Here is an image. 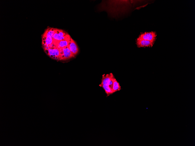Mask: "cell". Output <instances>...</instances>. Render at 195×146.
<instances>
[{"label":"cell","mask_w":195,"mask_h":146,"mask_svg":"<svg viewBox=\"0 0 195 146\" xmlns=\"http://www.w3.org/2000/svg\"><path fill=\"white\" fill-rule=\"evenodd\" d=\"M45 53L53 59L61 60L60 49L57 47H43Z\"/></svg>","instance_id":"obj_1"},{"label":"cell","mask_w":195,"mask_h":146,"mask_svg":"<svg viewBox=\"0 0 195 146\" xmlns=\"http://www.w3.org/2000/svg\"><path fill=\"white\" fill-rule=\"evenodd\" d=\"M71 38L70 36L65 31L56 28L53 36L54 41L70 39Z\"/></svg>","instance_id":"obj_2"},{"label":"cell","mask_w":195,"mask_h":146,"mask_svg":"<svg viewBox=\"0 0 195 146\" xmlns=\"http://www.w3.org/2000/svg\"><path fill=\"white\" fill-rule=\"evenodd\" d=\"M59 49L60 50L61 60L69 59L74 57L75 55L71 52L68 46Z\"/></svg>","instance_id":"obj_3"},{"label":"cell","mask_w":195,"mask_h":146,"mask_svg":"<svg viewBox=\"0 0 195 146\" xmlns=\"http://www.w3.org/2000/svg\"><path fill=\"white\" fill-rule=\"evenodd\" d=\"M54 42L53 38L51 36H42L43 47H56Z\"/></svg>","instance_id":"obj_4"},{"label":"cell","mask_w":195,"mask_h":146,"mask_svg":"<svg viewBox=\"0 0 195 146\" xmlns=\"http://www.w3.org/2000/svg\"><path fill=\"white\" fill-rule=\"evenodd\" d=\"M156 36L155 32H146L140 35L138 38L145 40L154 42Z\"/></svg>","instance_id":"obj_5"},{"label":"cell","mask_w":195,"mask_h":146,"mask_svg":"<svg viewBox=\"0 0 195 146\" xmlns=\"http://www.w3.org/2000/svg\"><path fill=\"white\" fill-rule=\"evenodd\" d=\"M136 44L138 48L152 47L154 42L145 40L139 38L136 40Z\"/></svg>","instance_id":"obj_6"},{"label":"cell","mask_w":195,"mask_h":146,"mask_svg":"<svg viewBox=\"0 0 195 146\" xmlns=\"http://www.w3.org/2000/svg\"><path fill=\"white\" fill-rule=\"evenodd\" d=\"M68 47L72 53L75 55L78 52L79 49L76 43L72 38L70 41Z\"/></svg>","instance_id":"obj_7"},{"label":"cell","mask_w":195,"mask_h":146,"mask_svg":"<svg viewBox=\"0 0 195 146\" xmlns=\"http://www.w3.org/2000/svg\"><path fill=\"white\" fill-rule=\"evenodd\" d=\"M70 39H66L60 41H54V43L57 48L59 49L63 48L68 46Z\"/></svg>","instance_id":"obj_8"},{"label":"cell","mask_w":195,"mask_h":146,"mask_svg":"<svg viewBox=\"0 0 195 146\" xmlns=\"http://www.w3.org/2000/svg\"><path fill=\"white\" fill-rule=\"evenodd\" d=\"M114 76L112 73L106 75L104 74L102 76L101 85H108L110 80Z\"/></svg>","instance_id":"obj_9"},{"label":"cell","mask_w":195,"mask_h":146,"mask_svg":"<svg viewBox=\"0 0 195 146\" xmlns=\"http://www.w3.org/2000/svg\"><path fill=\"white\" fill-rule=\"evenodd\" d=\"M56 28H49L46 30L42 36H50L53 38V36L55 33Z\"/></svg>","instance_id":"obj_10"},{"label":"cell","mask_w":195,"mask_h":146,"mask_svg":"<svg viewBox=\"0 0 195 146\" xmlns=\"http://www.w3.org/2000/svg\"><path fill=\"white\" fill-rule=\"evenodd\" d=\"M99 86L102 87L104 89L105 92L108 96L114 93L113 90L111 89L108 85H99Z\"/></svg>","instance_id":"obj_11"},{"label":"cell","mask_w":195,"mask_h":146,"mask_svg":"<svg viewBox=\"0 0 195 146\" xmlns=\"http://www.w3.org/2000/svg\"><path fill=\"white\" fill-rule=\"evenodd\" d=\"M121 89V86L119 83L115 78L114 79L112 90L114 92L120 90Z\"/></svg>","instance_id":"obj_12"}]
</instances>
